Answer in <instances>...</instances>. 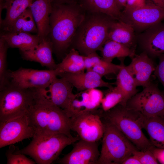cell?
<instances>
[{"mask_svg":"<svg viewBox=\"0 0 164 164\" xmlns=\"http://www.w3.org/2000/svg\"><path fill=\"white\" fill-rule=\"evenodd\" d=\"M85 13L77 3H52L48 37L57 56L64 57L70 50L73 37Z\"/></svg>","mask_w":164,"mask_h":164,"instance_id":"1","label":"cell"},{"mask_svg":"<svg viewBox=\"0 0 164 164\" xmlns=\"http://www.w3.org/2000/svg\"><path fill=\"white\" fill-rule=\"evenodd\" d=\"M116 20L104 13L86 11L73 37L71 49L84 56L100 50L108 40L109 29Z\"/></svg>","mask_w":164,"mask_h":164,"instance_id":"2","label":"cell"},{"mask_svg":"<svg viewBox=\"0 0 164 164\" xmlns=\"http://www.w3.org/2000/svg\"><path fill=\"white\" fill-rule=\"evenodd\" d=\"M34 101L29 115L35 134H61L76 138L71 134L70 118L63 110L50 103Z\"/></svg>","mask_w":164,"mask_h":164,"instance_id":"3","label":"cell"},{"mask_svg":"<svg viewBox=\"0 0 164 164\" xmlns=\"http://www.w3.org/2000/svg\"><path fill=\"white\" fill-rule=\"evenodd\" d=\"M101 117L116 127L139 150L145 151L152 145L142 130L144 116L125 106L118 104L106 112Z\"/></svg>","mask_w":164,"mask_h":164,"instance_id":"4","label":"cell"},{"mask_svg":"<svg viewBox=\"0 0 164 164\" xmlns=\"http://www.w3.org/2000/svg\"><path fill=\"white\" fill-rule=\"evenodd\" d=\"M26 147L16 148L15 153L28 155L38 164H50L56 160L67 146L80 139L79 137L71 138L61 134H35Z\"/></svg>","mask_w":164,"mask_h":164,"instance_id":"5","label":"cell"},{"mask_svg":"<svg viewBox=\"0 0 164 164\" xmlns=\"http://www.w3.org/2000/svg\"><path fill=\"white\" fill-rule=\"evenodd\" d=\"M97 164H122L138 150L116 127L106 121Z\"/></svg>","mask_w":164,"mask_h":164,"instance_id":"6","label":"cell"},{"mask_svg":"<svg viewBox=\"0 0 164 164\" xmlns=\"http://www.w3.org/2000/svg\"><path fill=\"white\" fill-rule=\"evenodd\" d=\"M35 102L34 89H25L9 82L0 92V121L28 112Z\"/></svg>","mask_w":164,"mask_h":164,"instance_id":"7","label":"cell"},{"mask_svg":"<svg viewBox=\"0 0 164 164\" xmlns=\"http://www.w3.org/2000/svg\"><path fill=\"white\" fill-rule=\"evenodd\" d=\"M125 106L143 116L164 117V94L158 85L151 81L127 102Z\"/></svg>","mask_w":164,"mask_h":164,"instance_id":"8","label":"cell"},{"mask_svg":"<svg viewBox=\"0 0 164 164\" xmlns=\"http://www.w3.org/2000/svg\"><path fill=\"white\" fill-rule=\"evenodd\" d=\"M58 76L55 70H38L20 67L14 71H8L7 82L25 89L47 88Z\"/></svg>","mask_w":164,"mask_h":164,"instance_id":"9","label":"cell"},{"mask_svg":"<svg viewBox=\"0 0 164 164\" xmlns=\"http://www.w3.org/2000/svg\"><path fill=\"white\" fill-rule=\"evenodd\" d=\"M164 20V9L153 3H147L139 8L122 11L119 20L130 25L137 34Z\"/></svg>","mask_w":164,"mask_h":164,"instance_id":"10","label":"cell"},{"mask_svg":"<svg viewBox=\"0 0 164 164\" xmlns=\"http://www.w3.org/2000/svg\"><path fill=\"white\" fill-rule=\"evenodd\" d=\"M35 134L29 112L0 121V148L33 138Z\"/></svg>","mask_w":164,"mask_h":164,"instance_id":"11","label":"cell"},{"mask_svg":"<svg viewBox=\"0 0 164 164\" xmlns=\"http://www.w3.org/2000/svg\"><path fill=\"white\" fill-rule=\"evenodd\" d=\"M101 112L97 110L70 118L71 130L76 132L80 139L97 142L102 138L104 132Z\"/></svg>","mask_w":164,"mask_h":164,"instance_id":"12","label":"cell"},{"mask_svg":"<svg viewBox=\"0 0 164 164\" xmlns=\"http://www.w3.org/2000/svg\"><path fill=\"white\" fill-rule=\"evenodd\" d=\"M74 87L63 77L55 78L48 89H37L35 93L36 98L39 101L53 104L65 110L75 94L73 92Z\"/></svg>","mask_w":164,"mask_h":164,"instance_id":"13","label":"cell"},{"mask_svg":"<svg viewBox=\"0 0 164 164\" xmlns=\"http://www.w3.org/2000/svg\"><path fill=\"white\" fill-rule=\"evenodd\" d=\"M104 96L103 92L97 88L75 94L67 108L64 111L70 118L97 110Z\"/></svg>","mask_w":164,"mask_h":164,"instance_id":"14","label":"cell"},{"mask_svg":"<svg viewBox=\"0 0 164 164\" xmlns=\"http://www.w3.org/2000/svg\"><path fill=\"white\" fill-rule=\"evenodd\" d=\"M137 44L151 58L164 54V23L160 22L136 34Z\"/></svg>","mask_w":164,"mask_h":164,"instance_id":"15","label":"cell"},{"mask_svg":"<svg viewBox=\"0 0 164 164\" xmlns=\"http://www.w3.org/2000/svg\"><path fill=\"white\" fill-rule=\"evenodd\" d=\"M100 155L97 142L80 139L68 153L57 163L61 164H97Z\"/></svg>","mask_w":164,"mask_h":164,"instance_id":"16","label":"cell"},{"mask_svg":"<svg viewBox=\"0 0 164 164\" xmlns=\"http://www.w3.org/2000/svg\"><path fill=\"white\" fill-rule=\"evenodd\" d=\"M127 66L134 77L137 86L144 87L151 82V75L156 67L152 58L143 52L135 55Z\"/></svg>","mask_w":164,"mask_h":164,"instance_id":"17","label":"cell"},{"mask_svg":"<svg viewBox=\"0 0 164 164\" xmlns=\"http://www.w3.org/2000/svg\"><path fill=\"white\" fill-rule=\"evenodd\" d=\"M58 76L64 78L79 92L99 87L109 89L113 87V84L105 81L102 77L91 70L76 73H63Z\"/></svg>","mask_w":164,"mask_h":164,"instance_id":"18","label":"cell"},{"mask_svg":"<svg viewBox=\"0 0 164 164\" xmlns=\"http://www.w3.org/2000/svg\"><path fill=\"white\" fill-rule=\"evenodd\" d=\"M36 23L40 42L48 37L50 31V16L51 0H35L29 7Z\"/></svg>","mask_w":164,"mask_h":164,"instance_id":"19","label":"cell"},{"mask_svg":"<svg viewBox=\"0 0 164 164\" xmlns=\"http://www.w3.org/2000/svg\"><path fill=\"white\" fill-rule=\"evenodd\" d=\"M53 52L52 44L48 37L43 39L34 49L20 51L24 60L38 63L49 69L54 70L57 64L53 57Z\"/></svg>","mask_w":164,"mask_h":164,"instance_id":"20","label":"cell"},{"mask_svg":"<svg viewBox=\"0 0 164 164\" xmlns=\"http://www.w3.org/2000/svg\"><path fill=\"white\" fill-rule=\"evenodd\" d=\"M108 39L113 40L131 48H136V34L129 25L122 21L116 20L109 31Z\"/></svg>","mask_w":164,"mask_h":164,"instance_id":"21","label":"cell"},{"mask_svg":"<svg viewBox=\"0 0 164 164\" xmlns=\"http://www.w3.org/2000/svg\"><path fill=\"white\" fill-rule=\"evenodd\" d=\"M0 37L5 40L9 47L18 48L20 51L33 49L40 42L37 34L23 32H5Z\"/></svg>","mask_w":164,"mask_h":164,"instance_id":"22","label":"cell"},{"mask_svg":"<svg viewBox=\"0 0 164 164\" xmlns=\"http://www.w3.org/2000/svg\"><path fill=\"white\" fill-rule=\"evenodd\" d=\"M125 58L119 59L120 68L117 75L116 86L122 93L124 100L120 104L125 106L127 101L138 93L135 79L127 66L124 64Z\"/></svg>","mask_w":164,"mask_h":164,"instance_id":"23","label":"cell"},{"mask_svg":"<svg viewBox=\"0 0 164 164\" xmlns=\"http://www.w3.org/2000/svg\"><path fill=\"white\" fill-rule=\"evenodd\" d=\"M142 128L147 132L152 145L157 148H164V117L144 116Z\"/></svg>","mask_w":164,"mask_h":164,"instance_id":"24","label":"cell"},{"mask_svg":"<svg viewBox=\"0 0 164 164\" xmlns=\"http://www.w3.org/2000/svg\"><path fill=\"white\" fill-rule=\"evenodd\" d=\"M84 56L85 69L92 70L102 77L110 74L117 75L119 71L120 65L104 60L96 52Z\"/></svg>","mask_w":164,"mask_h":164,"instance_id":"25","label":"cell"},{"mask_svg":"<svg viewBox=\"0 0 164 164\" xmlns=\"http://www.w3.org/2000/svg\"><path fill=\"white\" fill-rule=\"evenodd\" d=\"M80 4L86 11L104 13L119 20L121 11L115 0H81Z\"/></svg>","mask_w":164,"mask_h":164,"instance_id":"26","label":"cell"},{"mask_svg":"<svg viewBox=\"0 0 164 164\" xmlns=\"http://www.w3.org/2000/svg\"><path fill=\"white\" fill-rule=\"evenodd\" d=\"M85 69L84 56L74 48H71L57 64L56 69L58 76L63 73H76Z\"/></svg>","mask_w":164,"mask_h":164,"instance_id":"27","label":"cell"},{"mask_svg":"<svg viewBox=\"0 0 164 164\" xmlns=\"http://www.w3.org/2000/svg\"><path fill=\"white\" fill-rule=\"evenodd\" d=\"M135 50L116 41L108 39L100 51L101 57L104 60L112 62L113 60L116 58L119 59L129 57L132 59L136 55Z\"/></svg>","mask_w":164,"mask_h":164,"instance_id":"28","label":"cell"},{"mask_svg":"<svg viewBox=\"0 0 164 164\" xmlns=\"http://www.w3.org/2000/svg\"><path fill=\"white\" fill-rule=\"evenodd\" d=\"M33 0H8L5 7L6 13L4 19L0 21L5 31H8L15 21L29 8Z\"/></svg>","mask_w":164,"mask_h":164,"instance_id":"29","label":"cell"},{"mask_svg":"<svg viewBox=\"0 0 164 164\" xmlns=\"http://www.w3.org/2000/svg\"><path fill=\"white\" fill-rule=\"evenodd\" d=\"M5 32H23L37 33V27L29 8L15 21L9 29Z\"/></svg>","mask_w":164,"mask_h":164,"instance_id":"30","label":"cell"},{"mask_svg":"<svg viewBox=\"0 0 164 164\" xmlns=\"http://www.w3.org/2000/svg\"><path fill=\"white\" fill-rule=\"evenodd\" d=\"M109 89L101 102V105L103 112L111 109L121 103L124 100L122 93L116 86Z\"/></svg>","mask_w":164,"mask_h":164,"instance_id":"31","label":"cell"},{"mask_svg":"<svg viewBox=\"0 0 164 164\" xmlns=\"http://www.w3.org/2000/svg\"><path fill=\"white\" fill-rule=\"evenodd\" d=\"M9 46L5 40L0 38V89H2L7 82L6 70V57Z\"/></svg>","mask_w":164,"mask_h":164,"instance_id":"32","label":"cell"},{"mask_svg":"<svg viewBox=\"0 0 164 164\" xmlns=\"http://www.w3.org/2000/svg\"><path fill=\"white\" fill-rule=\"evenodd\" d=\"M5 155L7 164H35L36 162L27 157L24 154L15 153L16 147L13 145H10Z\"/></svg>","mask_w":164,"mask_h":164,"instance_id":"33","label":"cell"},{"mask_svg":"<svg viewBox=\"0 0 164 164\" xmlns=\"http://www.w3.org/2000/svg\"><path fill=\"white\" fill-rule=\"evenodd\" d=\"M138 159L141 164H157L159 162L149 149L145 151L137 150L133 154Z\"/></svg>","mask_w":164,"mask_h":164,"instance_id":"34","label":"cell"},{"mask_svg":"<svg viewBox=\"0 0 164 164\" xmlns=\"http://www.w3.org/2000/svg\"><path fill=\"white\" fill-rule=\"evenodd\" d=\"M158 58L159 63L156 66L154 73L163 86L162 91L164 94V54L159 56Z\"/></svg>","mask_w":164,"mask_h":164,"instance_id":"35","label":"cell"},{"mask_svg":"<svg viewBox=\"0 0 164 164\" xmlns=\"http://www.w3.org/2000/svg\"><path fill=\"white\" fill-rule=\"evenodd\" d=\"M146 3V0H127L125 7L123 11L139 8L144 6Z\"/></svg>","mask_w":164,"mask_h":164,"instance_id":"36","label":"cell"},{"mask_svg":"<svg viewBox=\"0 0 164 164\" xmlns=\"http://www.w3.org/2000/svg\"><path fill=\"white\" fill-rule=\"evenodd\" d=\"M149 149L159 163L164 164V148H157L152 145Z\"/></svg>","mask_w":164,"mask_h":164,"instance_id":"37","label":"cell"},{"mask_svg":"<svg viewBox=\"0 0 164 164\" xmlns=\"http://www.w3.org/2000/svg\"><path fill=\"white\" fill-rule=\"evenodd\" d=\"M122 164H141L138 158L132 155L125 159Z\"/></svg>","mask_w":164,"mask_h":164,"instance_id":"38","label":"cell"},{"mask_svg":"<svg viewBox=\"0 0 164 164\" xmlns=\"http://www.w3.org/2000/svg\"><path fill=\"white\" fill-rule=\"evenodd\" d=\"M117 6L121 11L123 10L125 7L127 0H115Z\"/></svg>","mask_w":164,"mask_h":164,"instance_id":"39","label":"cell"},{"mask_svg":"<svg viewBox=\"0 0 164 164\" xmlns=\"http://www.w3.org/2000/svg\"><path fill=\"white\" fill-rule=\"evenodd\" d=\"M52 3L57 4L71 3H77L75 0H51Z\"/></svg>","mask_w":164,"mask_h":164,"instance_id":"40","label":"cell"},{"mask_svg":"<svg viewBox=\"0 0 164 164\" xmlns=\"http://www.w3.org/2000/svg\"><path fill=\"white\" fill-rule=\"evenodd\" d=\"M155 4L164 9V0H151Z\"/></svg>","mask_w":164,"mask_h":164,"instance_id":"41","label":"cell"},{"mask_svg":"<svg viewBox=\"0 0 164 164\" xmlns=\"http://www.w3.org/2000/svg\"><path fill=\"white\" fill-rule=\"evenodd\" d=\"M1 0H0L1 1Z\"/></svg>","mask_w":164,"mask_h":164,"instance_id":"42","label":"cell"},{"mask_svg":"<svg viewBox=\"0 0 164 164\" xmlns=\"http://www.w3.org/2000/svg\"></svg>","mask_w":164,"mask_h":164,"instance_id":"43","label":"cell"}]
</instances>
